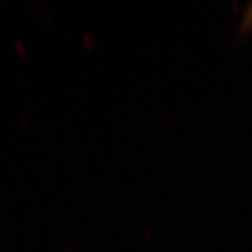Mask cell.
Masks as SVG:
<instances>
[{"instance_id": "1", "label": "cell", "mask_w": 252, "mask_h": 252, "mask_svg": "<svg viewBox=\"0 0 252 252\" xmlns=\"http://www.w3.org/2000/svg\"><path fill=\"white\" fill-rule=\"evenodd\" d=\"M251 25H252V2L249 5L247 11H245L244 17L242 19L241 26H239V31L243 32L245 30H248V28H250Z\"/></svg>"}]
</instances>
